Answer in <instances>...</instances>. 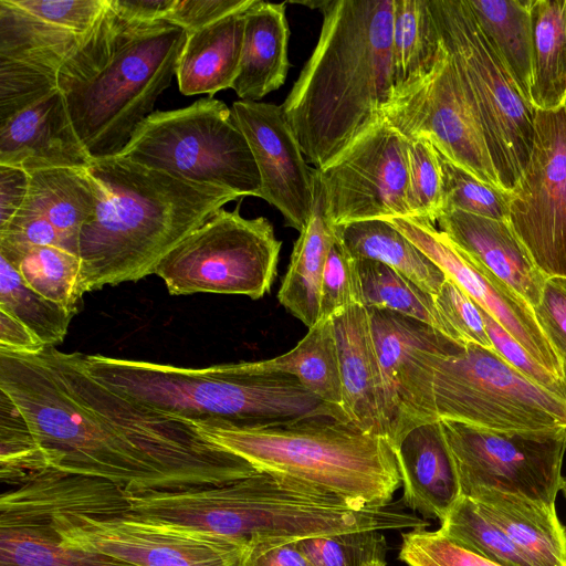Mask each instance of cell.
I'll return each instance as SVG.
<instances>
[{"instance_id": "cell-34", "label": "cell", "mask_w": 566, "mask_h": 566, "mask_svg": "<svg viewBox=\"0 0 566 566\" xmlns=\"http://www.w3.org/2000/svg\"><path fill=\"white\" fill-rule=\"evenodd\" d=\"M481 31L530 102L531 0H467ZM531 103V102H530Z\"/></svg>"}, {"instance_id": "cell-8", "label": "cell", "mask_w": 566, "mask_h": 566, "mask_svg": "<svg viewBox=\"0 0 566 566\" xmlns=\"http://www.w3.org/2000/svg\"><path fill=\"white\" fill-rule=\"evenodd\" d=\"M45 479L64 545L136 566H242L245 544L145 516L118 484L54 469Z\"/></svg>"}, {"instance_id": "cell-46", "label": "cell", "mask_w": 566, "mask_h": 566, "mask_svg": "<svg viewBox=\"0 0 566 566\" xmlns=\"http://www.w3.org/2000/svg\"><path fill=\"white\" fill-rule=\"evenodd\" d=\"M354 304L361 305L356 261L336 238L323 272L319 319H333Z\"/></svg>"}, {"instance_id": "cell-12", "label": "cell", "mask_w": 566, "mask_h": 566, "mask_svg": "<svg viewBox=\"0 0 566 566\" xmlns=\"http://www.w3.org/2000/svg\"><path fill=\"white\" fill-rule=\"evenodd\" d=\"M282 242L264 217L219 209L158 265L170 295L214 293L259 300L276 276Z\"/></svg>"}, {"instance_id": "cell-38", "label": "cell", "mask_w": 566, "mask_h": 566, "mask_svg": "<svg viewBox=\"0 0 566 566\" xmlns=\"http://www.w3.org/2000/svg\"><path fill=\"white\" fill-rule=\"evenodd\" d=\"M439 531L458 545L503 566H532L509 536L470 497L461 495Z\"/></svg>"}, {"instance_id": "cell-27", "label": "cell", "mask_w": 566, "mask_h": 566, "mask_svg": "<svg viewBox=\"0 0 566 566\" xmlns=\"http://www.w3.org/2000/svg\"><path fill=\"white\" fill-rule=\"evenodd\" d=\"M286 3L254 0L244 12L240 67L232 85L241 101L258 102L286 80L290 69Z\"/></svg>"}, {"instance_id": "cell-43", "label": "cell", "mask_w": 566, "mask_h": 566, "mask_svg": "<svg viewBox=\"0 0 566 566\" xmlns=\"http://www.w3.org/2000/svg\"><path fill=\"white\" fill-rule=\"evenodd\" d=\"M315 566H367L385 559L386 537L380 531H356L297 541Z\"/></svg>"}, {"instance_id": "cell-13", "label": "cell", "mask_w": 566, "mask_h": 566, "mask_svg": "<svg viewBox=\"0 0 566 566\" xmlns=\"http://www.w3.org/2000/svg\"><path fill=\"white\" fill-rule=\"evenodd\" d=\"M461 495L496 490L555 506L565 479L566 427L494 430L439 420Z\"/></svg>"}, {"instance_id": "cell-55", "label": "cell", "mask_w": 566, "mask_h": 566, "mask_svg": "<svg viewBox=\"0 0 566 566\" xmlns=\"http://www.w3.org/2000/svg\"><path fill=\"white\" fill-rule=\"evenodd\" d=\"M367 566H386L385 559H376L371 563H369Z\"/></svg>"}, {"instance_id": "cell-33", "label": "cell", "mask_w": 566, "mask_h": 566, "mask_svg": "<svg viewBox=\"0 0 566 566\" xmlns=\"http://www.w3.org/2000/svg\"><path fill=\"white\" fill-rule=\"evenodd\" d=\"M534 109L553 112L566 104V0H531Z\"/></svg>"}, {"instance_id": "cell-30", "label": "cell", "mask_w": 566, "mask_h": 566, "mask_svg": "<svg viewBox=\"0 0 566 566\" xmlns=\"http://www.w3.org/2000/svg\"><path fill=\"white\" fill-rule=\"evenodd\" d=\"M245 11L188 32L176 70L184 95L211 97L232 88L240 67Z\"/></svg>"}, {"instance_id": "cell-45", "label": "cell", "mask_w": 566, "mask_h": 566, "mask_svg": "<svg viewBox=\"0 0 566 566\" xmlns=\"http://www.w3.org/2000/svg\"><path fill=\"white\" fill-rule=\"evenodd\" d=\"M401 538L399 559L408 566H503L458 545L439 530H409Z\"/></svg>"}, {"instance_id": "cell-23", "label": "cell", "mask_w": 566, "mask_h": 566, "mask_svg": "<svg viewBox=\"0 0 566 566\" xmlns=\"http://www.w3.org/2000/svg\"><path fill=\"white\" fill-rule=\"evenodd\" d=\"M92 160L75 133L60 90L0 124V165L32 172L87 168Z\"/></svg>"}, {"instance_id": "cell-31", "label": "cell", "mask_w": 566, "mask_h": 566, "mask_svg": "<svg viewBox=\"0 0 566 566\" xmlns=\"http://www.w3.org/2000/svg\"><path fill=\"white\" fill-rule=\"evenodd\" d=\"M345 251L355 260L381 262L436 296L447 275L391 223L382 219L334 226Z\"/></svg>"}, {"instance_id": "cell-19", "label": "cell", "mask_w": 566, "mask_h": 566, "mask_svg": "<svg viewBox=\"0 0 566 566\" xmlns=\"http://www.w3.org/2000/svg\"><path fill=\"white\" fill-rule=\"evenodd\" d=\"M29 174L30 186L22 207L0 229V256L12 262L38 245H55L78 255L80 232L98 203L99 186L86 168Z\"/></svg>"}, {"instance_id": "cell-7", "label": "cell", "mask_w": 566, "mask_h": 566, "mask_svg": "<svg viewBox=\"0 0 566 566\" xmlns=\"http://www.w3.org/2000/svg\"><path fill=\"white\" fill-rule=\"evenodd\" d=\"M83 360L107 386L192 422L242 426L313 416L349 421L293 376L258 374L247 361L180 367L98 354H83Z\"/></svg>"}, {"instance_id": "cell-17", "label": "cell", "mask_w": 566, "mask_h": 566, "mask_svg": "<svg viewBox=\"0 0 566 566\" xmlns=\"http://www.w3.org/2000/svg\"><path fill=\"white\" fill-rule=\"evenodd\" d=\"M367 310L382 379L387 437L395 447L415 427L438 421L434 370L458 340L406 315Z\"/></svg>"}, {"instance_id": "cell-20", "label": "cell", "mask_w": 566, "mask_h": 566, "mask_svg": "<svg viewBox=\"0 0 566 566\" xmlns=\"http://www.w3.org/2000/svg\"><path fill=\"white\" fill-rule=\"evenodd\" d=\"M231 111L259 170V198L274 206L286 226L301 232L313 209L314 168L307 166L282 107L239 99Z\"/></svg>"}, {"instance_id": "cell-56", "label": "cell", "mask_w": 566, "mask_h": 566, "mask_svg": "<svg viewBox=\"0 0 566 566\" xmlns=\"http://www.w3.org/2000/svg\"><path fill=\"white\" fill-rule=\"evenodd\" d=\"M562 491H563L564 496H565V500H566V479H565V481H564V485H563Z\"/></svg>"}, {"instance_id": "cell-54", "label": "cell", "mask_w": 566, "mask_h": 566, "mask_svg": "<svg viewBox=\"0 0 566 566\" xmlns=\"http://www.w3.org/2000/svg\"><path fill=\"white\" fill-rule=\"evenodd\" d=\"M177 0H108L109 7L122 18L136 23L167 20Z\"/></svg>"}, {"instance_id": "cell-41", "label": "cell", "mask_w": 566, "mask_h": 566, "mask_svg": "<svg viewBox=\"0 0 566 566\" xmlns=\"http://www.w3.org/2000/svg\"><path fill=\"white\" fill-rule=\"evenodd\" d=\"M437 153L442 171L443 213L460 210L507 221L511 199L509 191L481 181L440 151Z\"/></svg>"}, {"instance_id": "cell-49", "label": "cell", "mask_w": 566, "mask_h": 566, "mask_svg": "<svg viewBox=\"0 0 566 566\" xmlns=\"http://www.w3.org/2000/svg\"><path fill=\"white\" fill-rule=\"evenodd\" d=\"M535 316L556 350L566 382V280L547 279Z\"/></svg>"}, {"instance_id": "cell-29", "label": "cell", "mask_w": 566, "mask_h": 566, "mask_svg": "<svg viewBox=\"0 0 566 566\" xmlns=\"http://www.w3.org/2000/svg\"><path fill=\"white\" fill-rule=\"evenodd\" d=\"M314 203L311 217L294 243L277 300L307 328L319 321L321 286L326 259L336 240L323 189L314 168Z\"/></svg>"}, {"instance_id": "cell-42", "label": "cell", "mask_w": 566, "mask_h": 566, "mask_svg": "<svg viewBox=\"0 0 566 566\" xmlns=\"http://www.w3.org/2000/svg\"><path fill=\"white\" fill-rule=\"evenodd\" d=\"M408 139L407 202L410 218L434 224L443 213V182L438 153L424 137Z\"/></svg>"}, {"instance_id": "cell-16", "label": "cell", "mask_w": 566, "mask_h": 566, "mask_svg": "<svg viewBox=\"0 0 566 566\" xmlns=\"http://www.w3.org/2000/svg\"><path fill=\"white\" fill-rule=\"evenodd\" d=\"M409 139L384 118L329 164L316 169L333 226L410 218L407 202Z\"/></svg>"}, {"instance_id": "cell-14", "label": "cell", "mask_w": 566, "mask_h": 566, "mask_svg": "<svg viewBox=\"0 0 566 566\" xmlns=\"http://www.w3.org/2000/svg\"><path fill=\"white\" fill-rule=\"evenodd\" d=\"M382 118L407 138H427L448 159L501 188L478 115L441 40L431 67L394 88Z\"/></svg>"}, {"instance_id": "cell-26", "label": "cell", "mask_w": 566, "mask_h": 566, "mask_svg": "<svg viewBox=\"0 0 566 566\" xmlns=\"http://www.w3.org/2000/svg\"><path fill=\"white\" fill-rule=\"evenodd\" d=\"M394 449L403 505L424 520H443L461 496V488L440 421L415 427Z\"/></svg>"}, {"instance_id": "cell-9", "label": "cell", "mask_w": 566, "mask_h": 566, "mask_svg": "<svg viewBox=\"0 0 566 566\" xmlns=\"http://www.w3.org/2000/svg\"><path fill=\"white\" fill-rule=\"evenodd\" d=\"M117 157L241 198L259 197L261 179L250 146L231 108L210 96L153 112Z\"/></svg>"}, {"instance_id": "cell-36", "label": "cell", "mask_w": 566, "mask_h": 566, "mask_svg": "<svg viewBox=\"0 0 566 566\" xmlns=\"http://www.w3.org/2000/svg\"><path fill=\"white\" fill-rule=\"evenodd\" d=\"M391 44L394 88L431 67L440 38L428 0H394Z\"/></svg>"}, {"instance_id": "cell-44", "label": "cell", "mask_w": 566, "mask_h": 566, "mask_svg": "<svg viewBox=\"0 0 566 566\" xmlns=\"http://www.w3.org/2000/svg\"><path fill=\"white\" fill-rule=\"evenodd\" d=\"M59 71L0 59V124L59 90Z\"/></svg>"}, {"instance_id": "cell-25", "label": "cell", "mask_w": 566, "mask_h": 566, "mask_svg": "<svg viewBox=\"0 0 566 566\" xmlns=\"http://www.w3.org/2000/svg\"><path fill=\"white\" fill-rule=\"evenodd\" d=\"M333 324L339 359L343 410L359 429L388 438L382 379L368 310L354 304L335 316Z\"/></svg>"}, {"instance_id": "cell-10", "label": "cell", "mask_w": 566, "mask_h": 566, "mask_svg": "<svg viewBox=\"0 0 566 566\" xmlns=\"http://www.w3.org/2000/svg\"><path fill=\"white\" fill-rule=\"evenodd\" d=\"M428 4L480 120L500 186L510 192L532 153L535 109L490 45L467 0H428Z\"/></svg>"}, {"instance_id": "cell-40", "label": "cell", "mask_w": 566, "mask_h": 566, "mask_svg": "<svg viewBox=\"0 0 566 566\" xmlns=\"http://www.w3.org/2000/svg\"><path fill=\"white\" fill-rule=\"evenodd\" d=\"M51 469L31 427L0 391V480L20 486Z\"/></svg>"}, {"instance_id": "cell-35", "label": "cell", "mask_w": 566, "mask_h": 566, "mask_svg": "<svg viewBox=\"0 0 566 566\" xmlns=\"http://www.w3.org/2000/svg\"><path fill=\"white\" fill-rule=\"evenodd\" d=\"M355 261L363 306L406 315L458 340L440 314L434 296L381 262L367 259Z\"/></svg>"}, {"instance_id": "cell-53", "label": "cell", "mask_w": 566, "mask_h": 566, "mask_svg": "<svg viewBox=\"0 0 566 566\" xmlns=\"http://www.w3.org/2000/svg\"><path fill=\"white\" fill-rule=\"evenodd\" d=\"M46 346L21 321L0 308V350L14 354H36Z\"/></svg>"}, {"instance_id": "cell-24", "label": "cell", "mask_w": 566, "mask_h": 566, "mask_svg": "<svg viewBox=\"0 0 566 566\" xmlns=\"http://www.w3.org/2000/svg\"><path fill=\"white\" fill-rule=\"evenodd\" d=\"M437 222L439 230L465 255L492 272L533 308L538 305L547 279L507 221L452 210Z\"/></svg>"}, {"instance_id": "cell-28", "label": "cell", "mask_w": 566, "mask_h": 566, "mask_svg": "<svg viewBox=\"0 0 566 566\" xmlns=\"http://www.w3.org/2000/svg\"><path fill=\"white\" fill-rule=\"evenodd\" d=\"M467 497L501 527L532 566H566V527L556 506L496 490Z\"/></svg>"}, {"instance_id": "cell-57", "label": "cell", "mask_w": 566, "mask_h": 566, "mask_svg": "<svg viewBox=\"0 0 566 566\" xmlns=\"http://www.w3.org/2000/svg\"><path fill=\"white\" fill-rule=\"evenodd\" d=\"M565 112H566V104H565Z\"/></svg>"}, {"instance_id": "cell-15", "label": "cell", "mask_w": 566, "mask_h": 566, "mask_svg": "<svg viewBox=\"0 0 566 566\" xmlns=\"http://www.w3.org/2000/svg\"><path fill=\"white\" fill-rule=\"evenodd\" d=\"M507 222L546 279L566 280V112L535 109L526 167L510 191Z\"/></svg>"}, {"instance_id": "cell-11", "label": "cell", "mask_w": 566, "mask_h": 566, "mask_svg": "<svg viewBox=\"0 0 566 566\" xmlns=\"http://www.w3.org/2000/svg\"><path fill=\"white\" fill-rule=\"evenodd\" d=\"M438 420L494 430L566 427V400L538 387L496 352L455 342L434 370Z\"/></svg>"}, {"instance_id": "cell-51", "label": "cell", "mask_w": 566, "mask_h": 566, "mask_svg": "<svg viewBox=\"0 0 566 566\" xmlns=\"http://www.w3.org/2000/svg\"><path fill=\"white\" fill-rule=\"evenodd\" d=\"M242 566H315L297 541L247 545Z\"/></svg>"}, {"instance_id": "cell-5", "label": "cell", "mask_w": 566, "mask_h": 566, "mask_svg": "<svg viewBox=\"0 0 566 566\" xmlns=\"http://www.w3.org/2000/svg\"><path fill=\"white\" fill-rule=\"evenodd\" d=\"M148 512L156 520L245 545L429 526L416 513L390 504L358 507L331 493L263 472L218 485L154 491Z\"/></svg>"}, {"instance_id": "cell-3", "label": "cell", "mask_w": 566, "mask_h": 566, "mask_svg": "<svg viewBox=\"0 0 566 566\" xmlns=\"http://www.w3.org/2000/svg\"><path fill=\"white\" fill-rule=\"evenodd\" d=\"M86 169L101 198L78 237L85 293L155 274L186 237L241 199L117 156L93 159Z\"/></svg>"}, {"instance_id": "cell-22", "label": "cell", "mask_w": 566, "mask_h": 566, "mask_svg": "<svg viewBox=\"0 0 566 566\" xmlns=\"http://www.w3.org/2000/svg\"><path fill=\"white\" fill-rule=\"evenodd\" d=\"M46 471L0 496V566H136L61 543Z\"/></svg>"}, {"instance_id": "cell-37", "label": "cell", "mask_w": 566, "mask_h": 566, "mask_svg": "<svg viewBox=\"0 0 566 566\" xmlns=\"http://www.w3.org/2000/svg\"><path fill=\"white\" fill-rule=\"evenodd\" d=\"M9 263L31 290L77 314L85 294L77 254L55 245H38Z\"/></svg>"}, {"instance_id": "cell-50", "label": "cell", "mask_w": 566, "mask_h": 566, "mask_svg": "<svg viewBox=\"0 0 566 566\" xmlns=\"http://www.w3.org/2000/svg\"><path fill=\"white\" fill-rule=\"evenodd\" d=\"M254 0H177L167 20L187 32L199 30L249 9Z\"/></svg>"}, {"instance_id": "cell-39", "label": "cell", "mask_w": 566, "mask_h": 566, "mask_svg": "<svg viewBox=\"0 0 566 566\" xmlns=\"http://www.w3.org/2000/svg\"><path fill=\"white\" fill-rule=\"evenodd\" d=\"M0 308L28 326L45 346L61 344L74 313L27 286L18 271L0 256Z\"/></svg>"}, {"instance_id": "cell-48", "label": "cell", "mask_w": 566, "mask_h": 566, "mask_svg": "<svg viewBox=\"0 0 566 566\" xmlns=\"http://www.w3.org/2000/svg\"><path fill=\"white\" fill-rule=\"evenodd\" d=\"M479 308L494 352L528 380L566 400L565 380L537 363L489 313Z\"/></svg>"}, {"instance_id": "cell-52", "label": "cell", "mask_w": 566, "mask_h": 566, "mask_svg": "<svg viewBox=\"0 0 566 566\" xmlns=\"http://www.w3.org/2000/svg\"><path fill=\"white\" fill-rule=\"evenodd\" d=\"M30 186V174L17 166L0 165V229L22 207Z\"/></svg>"}, {"instance_id": "cell-32", "label": "cell", "mask_w": 566, "mask_h": 566, "mask_svg": "<svg viewBox=\"0 0 566 566\" xmlns=\"http://www.w3.org/2000/svg\"><path fill=\"white\" fill-rule=\"evenodd\" d=\"M247 363L258 374L293 376L308 392L344 412L333 319H319L290 352L274 358Z\"/></svg>"}, {"instance_id": "cell-2", "label": "cell", "mask_w": 566, "mask_h": 566, "mask_svg": "<svg viewBox=\"0 0 566 566\" xmlns=\"http://www.w3.org/2000/svg\"><path fill=\"white\" fill-rule=\"evenodd\" d=\"M291 3L323 14L316 46L281 105L306 161L321 169L382 119L395 87L394 0Z\"/></svg>"}, {"instance_id": "cell-4", "label": "cell", "mask_w": 566, "mask_h": 566, "mask_svg": "<svg viewBox=\"0 0 566 566\" xmlns=\"http://www.w3.org/2000/svg\"><path fill=\"white\" fill-rule=\"evenodd\" d=\"M188 32L130 22L108 4L59 71L75 133L92 159L117 156L176 76Z\"/></svg>"}, {"instance_id": "cell-18", "label": "cell", "mask_w": 566, "mask_h": 566, "mask_svg": "<svg viewBox=\"0 0 566 566\" xmlns=\"http://www.w3.org/2000/svg\"><path fill=\"white\" fill-rule=\"evenodd\" d=\"M384 220L420 249L537 363L564 380L560 359L530 304L492 272L465 255L432 222L400 217Z\"/></svg>"}, {"instance_id": "cell-21", "label": "cell", "mask_w": 566, "mask_h": 566, "mask_svg": "<svg viewBox=\"0 0 566 566\" xmlns=\"http://www.w3.org/2000/svg\"><path fill=\"white\" fill-rule=\"evenodd\" d=\"M107 0H0V59L60 70Z\"/></svg>"}, {"instance_id": "cell-6", "label": "cell", "mask_w": 566, "mask_h": 566, "mask_svg": "<svg viewBox=\"0 0 566 566\" xmlns=\"http://www.w3.org/2000/svg\"><path fill=\"white\" fill-rule=\"evenodd\" d=\"M195 423L258 472L331 493L358 507L389 505L401 483L388 438L349 421L313 416L242 426Z\"/></svg>"}, {"instance_id": "cell-1", "label": "cell", "mask_w": 566, "mask_h": 566, "mask_svg": "<svg viewBox=\"0 0 566 566\" xmlns=\"http://www.w3.org/2000/svg\"><path fill=\"white\" fill-rule=\"evenodd\" d=\"M0 391L57 471L125 489L166 491L223 484L258 472L195 422L92 376L82 353L54 346L36 354L0 350Z\"/></svg>"}, {"instance_id": "cell-47", "label": "cell", "mask_w": 566, "mask_h": 566, "mask_svg": "<svg viewBox=\"0 0 566 566\" xmlns=\"http://www.w3.org/2000/svg\"><path fill=\"white\" fill-rule=\"evenodd\" d=\"M434 302L459 342L493 349L479 306L452 280L447 277Z\"/></svg>"}]
</instances>
